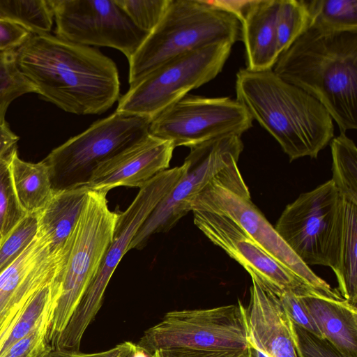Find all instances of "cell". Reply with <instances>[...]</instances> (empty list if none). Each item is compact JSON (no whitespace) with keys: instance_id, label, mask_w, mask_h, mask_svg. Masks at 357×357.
Here are the masks:
<instances>
[{"instance_id":"6da1fadb","label":"cell","mask_w":357,"mask_h":357,"mask_svg":"<svg viewBox=\"0 0 357 357\" xmlns=\"http://www.w3.org/2000/svg\"><path fill=\"white\" fill-rule=\"evenodd\" d=\"M15 54L36 93L66 112L101 114L120 98L116 63L92 47L32 33Z\"/></svg>"},{"instance_id":"7a4b0ae2","label":"cell","mask_w":357,"mask_h":357,"mask_svg":"<svg viewBox=\"0 0 357 357\" xmlns=\"http://www.w3.org/2000/svg\"><path fill=\"white\" fill-rule=\"evenodd\" d=\"M273 71L319 101L340 132L357 128V31L310 25L280 54Z\"/></svg>"},{"instance_id":"3957f363","label":"cell","mask_w":357,"mask_h":357,"mask_svg":"<svg viewBox=\"0 0 357 357\" xmlns=\"http://www.w3.org/2000/svg\"><path fill=\"white\" fill-rule=\"evenodd\" d=\"M236 100L278 142L293 161L317 158L334 137L333 120L322 104L273 70L240 69Z\"/></svg>"},{"instance_id":"277c9868","label":"cell","mask_w":357,"mask_h":357,"mask_svg":"<svg viewBox=\"0 0 357 357\" xmlns=\"http://www.w3.org/2000/svg\"><path fill=\"white\" fill-rule=\"evenodd\" d=\"M241 40V22L211 1L172 0L161 21L128 59L132 84L167 61L188 52Z\"/></svg>"},{"instance_id":"5b68a950","label":"cell","mask_w":357,"mask_h":357,"mask_svg":"<svg viewBox=\"0 0 357 357\" xmlns=\"http://www.w3.org/2000/svg\"><path fill=\"white\" fill-rule=\"evenodd\" d=\"M103 190H89L72 233L67 259L51 283L56 301L46 340L54 349L60 335L95 278L111 243L119 213L110 211Z\"/></svg>"},{"instance_id":"8992f818","label":"cell","mask_w":357,"mask_h":357,"mask_svg":"<svg viewBox=\"0 0 357 357\" xmlns=\"http://www.w3.org/2000/svg\"><path fill=\"white\" fill-rule=\"evenodd\" d=\"M237 163L225 168L209 181L195 197L191 211H207L229 218L271 257L309 287L328 297L342 299L339 292L295 255L252 202Z\"/></svg>"},{"instance_id":"52a82bcc","label":"cell","mask_w":357,"mask_h":357,"mask_svg":"<svg viewBox=\"0 0 357 357\" xmlns=\"http://www.w3.org/2000/svg\"><path fill=\"white\" fill-rule=\"evenodd\" d=\"M188 164L157 174L139 191L125 211L119 213L111 243L98 272L73 312L57 342L61 349L79 351L84 332L100 309L107 284L129 245L162 199L175 186Z\"/></svg>"},{"instance_id":"ba28073f","label":"cell","mask_w":357,"mask_h":357,"mask_svg":"<svg viewBox=\"0 0 357 357\" xmlns=\"http://www.w3.org/2000/svg\"><path fill=\"white\" fill-rule=\"evenodd\" d=\"M233 43L205 46L160 65L130 84L115 112L152 120L188 92L213 79L223 69Z\"/></svg>"},{"instance_id":"9c48e42d","label":"cell","mask_w":357,"mask_h":357,"mask_svg":"<svg viewBox=\"0 0 357 357\" xmlns=\"http://www.w3.org/2000/svg\"><path fill=\"white\" fill-rule=\"evenodd\" d=\"M151 121L115 112L53 149L43 160L53 190L84 186L100 163L148 135Z\"/></svg>"},{"instance_id":"30bf717a","label":"cell","mask_w":357,"mask_h":357,"mask_svg":"<svg viewBox=\"0 0 357 357\" xmlns=\"http://www.w3.org/2000/svg\"><path fill=\"white\" fill-rule=\"evenodd\" d=\"M342 215L343 199L331 179L288 204L274 227L305 265L333 269Z\"/></svg>"},{"instance_id":"8fae6325","label":"cell","mask_w":357,"mask_h":357,"mask_svg":"<svg viewBox=\"0 0 357 357\" xmlns=\"http://www.w3.org/2000/svg\"><path fill=\"white\" fill-rule=\"evenodd\" d=\"M244 307L238 300L214 308L169 312L136 344L150 356L169 348L245 350L249 344Z\"/></svg>"},{"instance_id":"7c38bea8","label":"cell","mask_w":357,"mask_h":357,"mask_svg":"<svg viewBox=\"0 0 357 357\" xmlns=\"http://www.w3.org/2000/svg\"><path fill=\"white\" fill-rule=\"evenodd\" d=\"M243 150L241 136L219 137L190 149L188 167L175 186L155 207L131 241L128 250L141 249L153 234L167 232L191 211L197 195L220 172L238 162Z\"/></svg>"},{"instance_id":"4fadbf2b","label":"cell","mask_w":357,"mask_h":357,"mask_svg":"<svg viewBox=\"0 0 357 357\" xmlns=\"http://www.w3.org/2000/svg\"><path fill=\"white\" fill-rule=\"evenodd\" d=\"M253 119L236 99L187 94L165 109L150 123L149 134L174 146H197L227 135L241 136Z\"/></svg>"},{"instance_id":"5bb4252c","label":"cell","mask_w":357,"mask_h":357,"mask_svg":"<svg viewBox=\"0 0 357 357\" xmlns=\"http://www.w3.org/2000/svg\"><path fill=\"white\" fill-rule=\"evenodd\" d=\"M56 36L84 46L107 47L128 60L148 33L138 29L115 0H48Z\"/></svg>"},{"instance_id":"9a60e30c","label":"cell","mask_w":357,"mask_h":357,"mask_svg":"<svg viewBox=\"0 0 357 357\" xmlns=\"http://www.w3.org/2000/svg\"><path fill=\"white\" fill-rule=\"evenodd\" d=\"M68 252L66 248L53 250L38 229L30 244L0 273V346L35 295L52 281Z\"/></svg>"},{"instance_id":"2e32d148","label":"cell","mask_w":357,"mask_h":357,"mask_svg":"<svg viewBox=\"0 0 357 357\" xmlns=\"http://www.w3.org/2000/svg\"><path fill=\"white\" fill-rule=\"evenodd\" d=\"M192 211L195 225L213 244L276 294L284 291L300 294L312 289L271 257L229 218L207 211Z\"/></svg>"},{"instance_id":"e0dca14e","label":"cell","mask_w":357,"mask_h":357,"mask_svg":"<svg viewBox=\"0 0 357 357\" xmlns=\"http://www.w3.org/2000/svg\"><path fill=\"white\" fill-rule=\"evenodd\" d=\"M174 149L172 142L149 134L100 163L84 186L108 192L119 186L140 189L169 169Z\"/></svg>"},{"instance_id":"ac0fdd59","label":"cell","mask_w":357,"mask_h":357,"mask_svg":"<svg viewBox=\"0 0 357 357\" xmlns=\"http://www.w3.org/2000/svg\"><path fill=\"white\" fill-rule=\"evenodd\" d=\"M250 277V301L244 307L248 344L269 357H303L294 323L279 296Z\"/></svg>"},{"instance_id":"d6986e66","label":"cell","mask_w":357,"mask_h":357,"mask_svg":"<svg viewBox=\"0 0 357 357\" xmlns=\"http://www.w3.org/2000/svg\"><path fill=\"white\" fill-rule=\"evenodd\" d=\"M280 0L252 1L241 20L245 69L261 72L273 70L280 53L276 20Z\"/></svg>"},{"instance_id":"ffe728a7","label":"cell","mask_w":357,"mask_h":357,"mask_svg":"<svg viewBox=\"0 0 357 357\" xmlns=\"http://www.w3.org/2000/svg\"><path fill=\"white\" fill-rule=\"evenodd\" d=\"M324 337L342 352L357 357V309L345 299H336L310 289L297 294Z\"/></svg>"},{"instance_id":"44dd1931","label":"cell","mask_w":357,"mask_h":357,"mask_svg":"<svg viewBox=\"0 0 357 357\" xmlns=\"http://www.w3.org/2000/svg\"><path fill=\"white\" fill-rule=\"evenodd\" d=\"M89 190L85 186L54 190L50 201L38 213V229L47 236L54 250L62 248L68 241Z\"/></svg>"},{"instance_id":"7402d4cb","label":"cell","mask_w":357,"mask_h":357,"mask_svg":"<svg viewBox=\"0 0 357 357\" xmlns=\"http://www.w3.org/2000/svg\"><path fill=\"white\" fill-rule=\"evenodd\" d=\"M9 165L15 194L22 211L25 214L42 211L54 192L46 163L22 160L15 148L9 155Z\"/></svg>"},{"instance_id":"603a6c76","label":"cell","mask_w":357,"mask_h":357,"mask_svg":"<svg viewBox=\"0 0 357 357\" xmlns=\"http://www.w3.org/2000/svg\"><path fill=\"white\" fill-rule=\"evenodd\" d=\"M357 204L343 200L342 224L336 261L338 292L356 307L357 303Z\"/></svg>"},{"instance_id":"cb8c5ba5","label":"cell","mask_w":357,"mask_h":357,"mask_svg":"<svg viewBox=\"0 0 357 357\" xmlns=\"http://www.w3.org/2000/svg\"><path fill=\"white\" fill-rule=\"evenodd\" d=\"M332 181L343 200L357 204V148L345 132L331 141Z\"/></svg>"},{"instance_id":"d4e9b609","label":"cell","mask_w":357,"mask_h":357,"mask_svg":"<svg viewBox=\"0 0 357 357\" xmlns=\"http://www.w3.org/2000/svg\"><path fill=\"white\" fill-rule=\"evenodd\" d=\"M310 25L326 31H357V0H303Z\"/></svg>"},{"instance_id":"484cf974","label":"cell","mask_w":357,"mask_h":357,"mask_svg":"<svg viewBox=\"0 0 357 357\" xmlns=\"http://www.w3.org/2000/svg\"><path fill=\"white\" fill-rule=\"evenodd\" d=\"M0 18L13 20L33 33H49L54 20L48 0H0Z\"/></svg>"},{"instance_id":"4316f807","label":"cell","mask_w":357,"mask_h":357,"mask_svg":"<svg viewBox=\"0 0 357 357\" xmlns=\"http://www.w3.org/2000/svg\"><path fill=\"white\" fill-rule=\"evenodd\" d=\"M310 16L303 0L280 1L276 20L280 54L287 50L310 26Z\"/></svg>"},{"instance_id":"83f0119b","label":"cell","mask_w":357,"mask_h":357,"mask_svg":"<svg viewBox=\"0 0 357 357\" xmlns=\"http://www.w3.org/2000/svg\"><path fill=\"white\" fill-rule=\"evenodd\" d=\"M29 93H36V89L20 70L15 51L0 52V121H6L7 109L15 99Z\"/></svg>"},{"instance_id":"f1b7e54d","label":"cell","mask_w":357,"mask_h":357,"mask_svg":"<svg viewBox=\"0 0 357 357\" xmlns=\"http://www.w3.org/2000/svg\"><path fill=\"white\" fill-rule=\"evenodd\" d=\"M10 154L0 158V238L2 241L26 215L13 189L9 165Z\"/></svg>"},{"instance_id":"f546056e","label":"cell","mask_w":357,"mask_h":357,"mask_svg":"<svg viewBox=\"0 0 357 357\" xmlns=\"http://www.w3.org/2000/svg\"><path fill=\"white\" fill-rule=\"evenodd\" d=\"M38 213L26 214L2 241L0 245V273L24 251L36 236L38 229Z\"/></svg>"},{"instance_id":"4dcf8cb0","label":"cell","mask_w":357,"mask_h":357,"mask_svg":"<svg viewBox=\"0 0 357 357\" xmlns=\"http://www.w3.org/2000/svg\"><path fill=\"white\" fill-rule=\"evenodd\" d=\"M132 23L151 33L163 17L172 0H115Z\"/></svg>"},{"instance_id":"1f68e13d","label":"cell","mask_w":357,"mask_h":357,"mask_svg":"<svg viewBox=\"0 0 357 357\" xmlns=\"http://www.w3.org/2000/svg\"><path fill=\"white\" fill-rule=\"evenodd\" d=\"M294 325L303 357H353L342 352L325 337H320L294 323Z\"/></svg>"},{"instance_id":"d6a6232c","label":"cell","mask_w":357,"mask_h":357,"mask_svg":"<svg viewBox=\"0 0 357 357\" xmlns=\"http://www.w3.org/2000/svg\"><path fill=\"white\" fill-rule=\"evenodd\" d=\"M278 296L293 323L320 337H324L297 294L292 291H284Z\"/></svg>"},{"instance_id":"836d02e7","label":"cell","mask_w":357,"mask_h":357,"mask_svg":"<svg viewBox=\"0 0 357 357\" xmlns=\"http://www.w3.org/2000/svg\"><path fill=\"white\" fill-rule=\"evenodd\" d=\"M32 33L27 28L13 20L0 18V52L17 50Z\"/></svg>"},{"instance_id":"e575fe53","label":"cell","mask_w":357,"mask_h":357,"mask_svg":"<svg viewBox=\"0 0 357 357\" xmlns=\"http://www.w3.org/2000/svg\"><path fill=\"white\" fill-rule=\"evenodd\" d=\"M250 350L210 351L185 348L161 349L151 357H249Z\"/></svg>"},{"instance_id":"d590c367","label":"cell","mask_w":357,"mask_h":357,"mask_svg":"<svg viewBox=\"0 0 357 357\" xmlns=\"http://www.w3.org/2000/svg\"><path fill=\"white\" fill-rule=\"evenodd\" d=\"M135 347V344L126 341L114 347L100 352L83 353L79 351L64 349H52L39 357H126Z\"/></svg>"},{"instance_id":"8d00e7d4","label":"cell","mask_w":357,"mask_h":357,"mask_svg":"<svg viewBox=\"0 0 357 357\" xmlns=\"http://www.w3.org/2000/svg\"><path fill=\"white\" fill-rule=\"evenodd\" d=\"M19 137L10 128L6 121H0V158L8 156L15 148Z\"/></svg>"},{"instance_id":"74e56055","label":"cell","mask_w":357,"mask_h":357,"mask_svg":"<svg viewBox=\"0 0 357 357\" xmlns=\"http://www.w3.org/2000/svg\"><path fill=\"white\" fill-rule=\"evenodd\" d=\"M249 348L252 357H269L268 355H266L265 353L252 344H249Z\"/></svg>"},{"instance_id":"f35d334b","label":"cell","mask_w":357,"mask_h":357,"mask_svg":"<svg viewBox=\"0 0 357 357\" xmlns=\"http://www.w3.org/2000/svg\"><path fill=\"white\" fill-rule=\"evenodd\" d=\"M131 357H151V356L136 344Z\"/></svg>"},{"instance_id":"ab89813d","label":"cell","mask_w":357,"mask_h":357,"mask_svg":"<svg viewBox=\"0 0 357 357\" xmlns=\"http://www.w3.org/2000/svg\"><path fill=\"white\" fill-rule=\"evenodd\" d=\"M6 357H36V356H6Z\"/></svg>"},{"instance_id":"60d3db41","label":"cell","mask_w":357,"mask_h":357,"mask_svg":"<svg viewBox=\"0 0 357 357\" xmlns=\"http://www.w3.org/2000/svg\"><path fill=\"white\" fill-rule=\"evenodd\" d=\"M135 346H136V344H135ZM133 351H134V350H133ZM132 352H133V351H132ZM132 352L130 354H129L128 356H127L126 357H131V356H132Z\"/></svg>"},{"instance_id":"b9f144b4","label":"cell","mask_w":357,"mask_h":357,"mask_svg":"<svg viewBox=\"0 0 357 357\" xmlns=\"http://www.w3.org/2000/svg\"><path fill=\"white\" fill-rule=\"evenodd\" d=\"M1 242H2V239H1V238H0V245H1Z\"/></svg>"}]
</instances>
